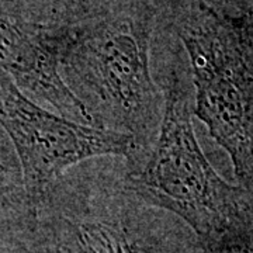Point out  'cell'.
I'll return each instance as SVG.
<instances>
[{"label":"cell","mask_w":253,"mask_h":253,"mask_svg":"<svg viewBox=\"0 0 253 253\" xmlns=\"http://www.w3.org/2000/svg\"><path fill=\"white\" fill-rule=\"evenodd\" d=\"M165 0H135L87 21L61 27L59 72L91 126L129 136L134 172L159 134L163 94L151 49Z\"/></svg>","instance_id":"6da1fadb"},{"label":"cell","mask_w":253,"mask_h":253,"mask_svg":"<svg viewBox=\"0 0 253 253\" xmlns=\"http://www.w3.org/2000/svg\"><path fill=\"white\" fill-rule=\"evenodd\" d=\"M161 27L179 41L194 90V116L253 197V16L212 0H166Z\"/></svg>","instance_id":"7a4b0ae2"},{"label":"cell","mask_w":253,"mask_h":253,"mask_svg":"<svg viewBox=\"0 0 253 253\" xmlns=\"http://www.w3.org/2000/svg\"><path fill=\"white\" fill-rule=\"evenodd\" d=\"M114 156L65 173L36 207L44 253H187L193 232L139 199Z\"/></svg>","instance_id":"3957f363"},{"label":"cell","mask_w":253,"mask_h":253,"mask_svg":"<svg viewBox=\"0 0 253 253\" xmlns=\"http://www.w3.org/2000/svg\"><path fill=\"white\" fill-rule=\"evenodd\" d=\"M163 51L159 89L163 117L145 162L126 172V184L146 204L176 217L196 236L221 229L249 196L226 183L200 146L193 126L194 90L189 66L172 33Z\"/></svg>","instance_id":"277c9868"},{"label":"cell","mask_w":253,"mask_h":253,"mask_svg":"<svg viewBox=\"0 0 253 253\" xmlns=\"http://www.w3.org/2000/svg\"><path fill=\"white\" fill-rule=\"evenodd\" d=\"M0 126L20 162L21 186L31 207L75 166L97 158H123L126 170L135 163L129 136L83 126L45 110L0 71Z\"/></svg>","instance_id":"5b68a950"},{"label":"cell","mask_w":253,"mask_h":253,"mask_svg":"<svg viewBox=\"0 0 253 253\" xmlns=\"http://www.w3.org/2000/svg\"><path fill=\"white\" fill-rule=\"evenodd\" d=\"M59 38L61 28L37 26L0 11V71L30 99L49 104L75 123L91 126L59 72Z\"/></svg>","instance_id":"8992f818"},{"label":"cell","mask_w":253,"mask_h":253,"mask_svg":"<svg viewBox=\"0 0 253 253\" xmlns=\"http://www.w3.org/2000/svg\"><path fill=\"white\" fill-rule=\"evenodd\" d=\"M135 0H0V11L42 27H71Z\"/></svg>","instance_id":"52a82bcc"},{"label":"cell","mask_w":253,"mask_h":253,"mask_svg":"<svg viewBox=\"0 0 253 253\" xmlns=\"http://www.w3.org/2000/svg\"><path fill=\"white\" fill-rule=\"evenodd\" d=\"M38 246L37 212L21 181L0 183V251Z\"/></svg>","instance_id":"ba28073f"},{"label":"cell","mask_w":253,"mask_h":253,"mask_svg":"<svg viewBox=\"0 0 253 253\" xmlns=\"http://www.w3.org/2000/svg\"><path fill=\"white\" fill-rule=\"evenodd\" d=\"M187 253H253L252 196L221 229L201 238L193 234Z\"/></svg>","instance_id":"9c48e42d"},{"label":"cell","mask_w":253,"mask_h":253,"mask_svg":"<svg viewBox=\"0 0 253 253\" xmlns=\"http://www.w3.org/2000/svg\"><path fill=\"white\" fill-rule=\"evenodd\" d=\"M16 181H21V177L6 165L0 152V183H16Z\"/></svg>","instance_id":"30bf717a"}]
</instances>
